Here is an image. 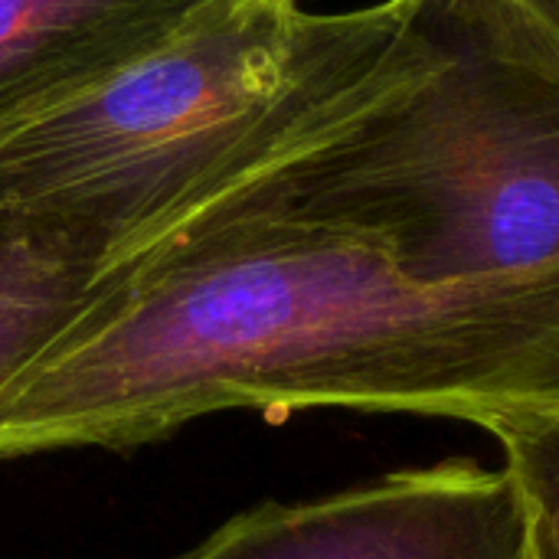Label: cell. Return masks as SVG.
<instances>
[{
  "mask_svg": "<svg viewBox=\"0 0 559 559\" xmlns=\"http://www.w3.org/2000/svg\"><path fill=\"white\" fill-rule=\"evenodd\" d=\"M559 403V272L429 288L373 242L223 210L111 272L0 390V459L131 449L226 409L491 423Z\"/></svg>",
  "mask_w": 559,
  "mask_h": 559,
  "instance_id": "6da1fadb",
  "label": "cell"
},
{
  "mask_svg": "<svg viewBox=\"0 0 559 559\" xmlns=\"http://www.w3.org/2000/svg\"><path fill=\"white\" fill-rule=\"evenodd\" d=\"M416 0H219L102 85L0 131V213L118 272L426 75Z\"/></svg>",
  "mask_w": 559,
  "mask_h": 559,
  "instance_id": "7a4b0ae2",
  "label": "cell"
},
{
  "mask_svg": "<svg viewBox=\"0 0 559 559\" xmlns=\"http://www.w3.org/2000/svg\"><path fill=\"white\" fill-rule=\"evenodd\" d=\"M416 7L436 66L213 213L354 233L429 288L557 275L559 33L524 0Z\"/></svg>",
  "mask_w": 559,
  "mask_h": 559,
  "instance_id": "3957f363",
  "label": "cell"
},
{
  "mask_svg": "<svg viewBox=\"0 0 559 559\" xmlns=\"http://www.w3.org/2000/svg\"><path fill=\"white\" fill-rule=\"evenodd\" d=\"M177 559H527V508L504 468L445 462L259 504Z\"/></svg>",
  "mask_w": 559,
  "mask_h": 559,
  "instance_id": "277c9868",
  "label": "cell"
},
{
  "mask_svg": "<svg viewBox=\"0 0 559 559\" xmlns=\"http://www.w3.org/2000/svg\"><path fill=\"white\" fill-rule=\"evenodd\" d=\"M219 0H0V131L102 85Z\"/></svg>",
  "mask_w": 559,
  "mask_h": 559,
  "instance_id": "5b68a950",
  "label": "cell"
},
{
  "mask_svg": "<svg viewBox=\"0 0 559 559\" xmlns=\"http://www.w3.org/2000/svg\"><path fill=\"white\" fill-rule=\"evenodd\" d=\"M105 278L56 233L0 213V390L72 328Z\"/></svg>",
  "mask_w": 559,
  "mask_h": 559,
  "instance_id": "8992f818",
  "label": "cell"
},
{
  "mask_svg": "<svg viewBox=\"0 0 559 559\" xmlns=\"http://www.w3.org/2000/svg\"><path fill=\"white\" fill-rule=\"evenodd\" d=\"M527 508V559H559V403L485 423Z\"/></svg>",
  "mask_w": 559,
  "mask_h": 559,
  "instance_id": "52a82bcc",
  "label": "cell"
},
{
  "mask_svg": "<svg viewBox=\"0 0 559 559\" xmlns=\"http://www.w3.org/2000/svg\"><path fill=\"white\" fill-rule=\"evenodd\" d=\"M544 23H550L559 33V0H524Z\"/></svg>",
  "mask_w": 559,
  "mask_h": 559,
  "instance_id": "ba28073f",
  "label": "cell"
},
{
  "mask_svg": "<svg viewBox=\"0 0 559 559\" xmlns=\"http://www.w3.org/2000/svg\"><path fill=\"white\" fill-rule=\"evenodd\" d=\"M233 7H295L298 0H229Z\"/></svg>",
  "mask_w": 559,
  "mask_h": 559,
  "instance_id": "9c48e42d",
  "label": "cell"
}]
</instances>
